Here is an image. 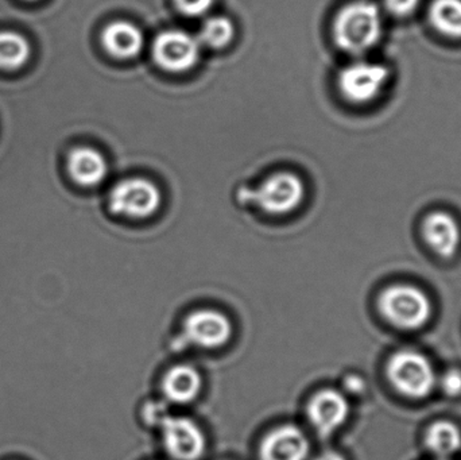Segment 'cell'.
Returning <instances> with one entry per match:
<instances>
[{"mask_svg":"<svg viewBox=\"0 0 461 460\" xmlns=\"http://www.w3.org/2000/svg\"><path fill=\"white\" fill-rule=\"evenodd\" d=\"M425 242L438 256L451 258L459 248L461 232L459 224L449 213H429L422 224Z\"/></svg>","mask_w":461,"mask_h":460,"instance_id":"4fadbf2b","label":"cell"},{"mask_svg":"<svg viewBox=\"0 0 461 460\" xmlns=\"http://www.w3.org/2000/svg\"><path fill=\"white\" fill-rule=\"evenodd\" d=\"M161 189L145 177H129L111 189L108 205L113 215L142 221L158 212L162 207Z\"/></svg>","mask_w":461,"mask_h":460,"instance_id":"7a4b0ae2","label":"cell"},{"mask_svg":"<svg viewBox=\"0 0 461 460\" xmlns=\"http://www.w3.org/2000/svg\"><path fill=\"white\" fill-rule=\"evenodd\" d=\"M425 445L433 455L446 460L461 448L460 429L449 421H438L428 429Z\"/></svg>","mask_w":461,"mask_h":460,"instance_id":"2e32d148","label":"cell"},{"mask_svg":"<svg viewBox=\"0 0 461 460\" xmlns=\"http://www.w3.org/2000/svg\"><path fill=\"white\" fill-rule=\"evenodd\" d=\"M102 45L113 59L127 61L142 53L145 35L131 22L115 21L103 30Z\"/></svg>","mask_w":461,"mask_h":460,"instance_id":"7c38bea8","label":"cell"},{"mask_svg":"<svg viewBox=\"0 0 461 460\" xmlns=\"http://www.w3.org/2000/svg\"><path fill=\"white\" fill-rule=\"evenodd\" d=\"M162 439L167 454L176 460H199L207 448L203 429L188 418L167 416L161 424Z\"/></svg>","mask_w":461,"mask_h":460,"instance_id":"9c48e42d","label":"cell"},{"mask_svg":"<svg viewBox=\"0 0 461 460\" xmlns=\"http://www.w3.org/2000/svg\"><path fill=\"white\" fill-rule=\"evenodd\" d=\"M203 46L196 35L184 30H165L153 42V59L165 72L185 73L199 64Z\"/></svg>","mask_w":461,"mask_h":460,"instance_id":"8992f818","label":"cell"},{"mask_svg":"<svg viewBox=\"0 0 461 460\" xmlns=\"http://www.w3.org/2000/svg\"><path fill=\"white\" fill-rule=\"evenodd\" d=\"M387 374L401 394L425 399L436 386V373L427 356L417 351H398L387 365Z\"/></svg>","mask_w":461,"mask_h":460,"instance_id":"277c9868","label":"cell"},{"mask_svg":"<svg viewBox=\"0 0 461 460\" xmlns=\"http://www.w3.org/2000/svg\"><path fill=\"white\" fill-rule=\"evenodd\" d=\"M32 48L23 35L0 32V69L15 70L29 61Z\"/></svg>","mask_w":461,"mask_h":460,"instance_id":"ac0fdd59","label":"cell"},{"mask_svg":"<svg viewBox=\"0 0 461 460\" xmlns=\"http://www.w3.org/2000/svg\"><path fill=\"white\" fill-rule=\"evenodd\" d=\"M175 5L183 15L200 18L212 10L215 0H175Z\"/></svg>","mask_w":461,"mask_h":460,"instance_id":"ffe728a7","label":"cell"},{"mask_svg":"<svg viewBox=\"0 0 461 460\" xmlns=\"http://www.w3.org/2000/svg\"><path fill=\"white\" fill-rule=\"evenodd\" d=\"M382 315L401 329H421L432 316V302L421 289L411 285L387 288L379 299Z\"/></svg>","mask_w":461,"mask_h":460,"instance_id":"3957f363","label":"cell"},{"mask_svg":"<svg viewBox=\"0 0 461 460\" xmlns=\"http://www.w3.org/2000/svg\"><path fill=\"white\" fill-rule=\"evenodd\" d=\"M382 15L378 5L367 0L349 3L333 22L336 45L352 56L367 53L381 41Z\"/></svg>","mask_w":461,"mask_h":460,"instance_id":"6da1fadb","label":"cell"},{"mask_svg":"<svg viewBox=\"0 0 461 460\" xmlns=\"http://www.w3.org/2000/svg\"><path fill=\"white\" fill-rule=\"evenodd\" d=\"M314 460H346L343 455H340L335 451H325V453L320 454Z\"/></svg>","mask_w":461,"mask_h":460,"instance_id":"d4e9b609","label":"cell"},{"mask_svg":"<svg viewBox=\"0 0 461 460\" xmlns=\"http://www.w3.org/2000/svg\"><path fill=\"white\" fill-rule=\"evenodd\" d=\"M421 0H384L387 10L395 16H408L419 8Z\"/></svg>","mask_w":461,"mask_h":460,"instance_id":"7402d4cb","label":"cell"},{"mask_svg":"<svg viewBox=\"0 0 461 460\" xmlns=\"http://www.w3.org/2000/svg\"><path fill=\"white\" fill-rule=\"evenodd\" d=\"M306 412L309 423L317 434L324 437H330L348 420V400L341 392L324 389L312 397Z\"/></svg>","mask_w":461,"mask_h":460,"instance_id":"30bf717a","label":"cell"},{"mask_svg":"<svg viewBox=\"0 0 461 460\" xmlns=\"http://www.w3.org/2000/svg\"><path fill=\"white\" fill-rule=\"evenodd\" d=\"M249 197L268 215H289L303 204L305 184L294 173L276 172L268 176Z\"/></svg>","mask_w":461,"mask_h":460,"instance_id":"5b68a950","label":"cell"},{"mask_svg":"<svg viewBox=\"0 0 461 460\" xmlns=\"http://www.w3.org/2000/svg\"><path fill=\"white\" fill-rule=\"evenodd\" d=\"M389 77V69L384 65L355 61L339 73L338 86L344 99L354 104H367L382 94Z\"/></svg>","mask_w":461,"mask_h":460,"instance_id":"52a82bcc","label":"cell"},{"mask_svg":"<svg viewBox=\"0 0 461 460\" xmlns=\"http://www.w3.org/2000/svg\"><path fill=\"white\" fill-rule=\"evenodd\" d=\"M108 162L96 149L81 146L73 149L68 157V172L81 186L100 185L107 178Z\"/></svg>","mask_w":461,"mask_h":460,"instance_id":"5bb4252c","label":"cell"},{"mask_svg":"<svg viewBox=\"0 0 461 460\" xmlns=\"http://www.w3.org/2000/svg\"><path fill=\"white\" fill-rule=\"evenodd\" d=\"M441 391L449 397L461 394V373L459 370H449L440 380Z\"/></svg>","mask_w":461,"mask_h":460,"instance_id":"44dd1931","label":"cell"},{"mask_svg":"<svg viewBox=\"0 0 461 460\" xmlns=\"http://www.w3.org/2000/svg\"><path fill=\"white\" fill-rule=\"evenodd\" d=\"M311 443L298 427L286 424L266 435L260 445V460H306Z\"/></svg>","mask_w":461,"mask_h":460,"instance_id":"8fae6325","label":"cell"},{"mask_svg":"<svg viewBox=\"0 0 461 460\" xmlns=\"http://www.w3.org/2000/svg\"><path fill=\"white\" fill-rule=\"evenodd\" d=\"M429 19L441 34L461 40V0H435L429 8Z\"/></svg>","mask_w":461,"mask_h":460,"instance_id":"e0dca14e","label":"cell"},{"mask_svg":"<svg viewBox=\"0 0 461 460\" xmlns=\"http://www.w3.org/2000/svg\"><path fill=\"white\" fill-rule=\"evenodd\" d=\"M167 408L158 402H153V404L146 405L145 408V419L149 423L154 424V426H161L164 423L165 419L167 418Z\"/></svg>","mask_w":461,"mask_h":460,"instance_id":"603a6c76","label":"cell"},{"mask_svg":"<svg viewBox=\"0 0 461 460\" xmlns=\"http://www.w3.org/2000/svg\"><path fill=\"white\" fill-rule=\"evenodd\" d=\"M230 335V319L219 311H194L184 323V342L205 350L223 347L229 343Z\"/></svg>","mask_w":461,"mask_h":460,"instance_id":"ba28073f","label":"cell"},{"mask_svg":"<svg viewBox=\"0 0 461 460\" xmlns=\"http://www.w3.org/2000/svg\"><path fill=\"white\" fill-rule=\"evenodd\" d=\"M202 388V375L188 365H178L170 369L162 383L165 397L173 404H189L197 399Z\"/></svg>","mask_w":461,"mask_h":460,"instance_id":"9a60e30c","label":"cell"},{"mask_svg":"<svg viewBox=\"0 0 461 460\" xmlns=\"http://www.w3.org/2000/svg\"><path fill=\"white\" fill-rule=\"evenodd\" d=\"M365 381L359 375H348L344 380V389L351 394H360L365 391Z\"/></svg>","mask_w":461,"mask_h":460,"instance_id":"cb8c5ba5","label":"cell"},{"mask_svg":"<svg viewBox=\"0 0 461 460\" xmlns=\"http://www.w3.org/2000/svg\"><path fill=\"white\" fill-rule=\"evenodd\" d=\"M233 37H235V26L232 21L221 15L205 19L197 35L202 46H207L213 50L227 48L232 42Z\"/></svg>","mask_w":461,"mask_h":460,"instance_id":"d6986e66","label":"cell"}]
</instances>
